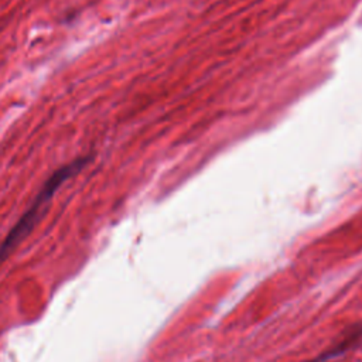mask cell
<instances>
[{
  "label": "cell",
  "instance_id": "obj_1",
  "mask_svg": "<svg viewBox=\"0 0 362 362\" xmlns=\"http://www.w3.org/2000/svg\"><path fill=\"white\" fill-rule=\"evenodd\" d=\"M89 161V157H81L74 160L72 163L61 167L59 170H57L44 184V187L41 188V191L38 192V195L35 197L34 202L31 204V206L25 211V214L17 221V223L11 228V230L7 233V236L4 238L3 243L0 245V262H3L13 250L14 247L23 240L25 239V236L31 232V229L34 228V225L37 223V221L40 219L45 205L49 202L51 197L54 195V192L59 188V185L66 181L68 178H71L72 175H75L78 171H81Z\"/></svg>",
  "mask_w": 362,
  "mask_h": 362
},
{
  "label": "cell",
  "instance_id": "obj_2",
  "mask_svg": "<svg viewBox=\"0 0 362 362\" xmlns=\"http://www.w3.org/2000/svg\"><path fill=\"white\" fill-rule=\"evenodd\" d=\"M361 341H362V324L355 325L351 331H348L344 335V338L335 342V345H332L331 348H328L327 351H324L321 355H318L310 362H328L331 359H337L345 352H348L349 349L355 348Z\"/></svg>",
  "mask_w": 362,
  "mask_h": 362
}]
</instances>
